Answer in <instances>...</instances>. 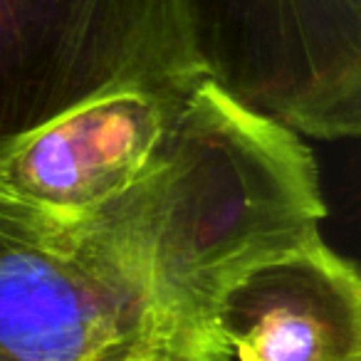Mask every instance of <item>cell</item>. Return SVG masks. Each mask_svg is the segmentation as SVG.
Instances as JSON below:
<instances>
[{
    "mask_svg": "<svg viewBox=\"0 0 361 361\" xmlns=\"http://www.w3.org/2000/svg\"><path fill=\"white\" fill-rule=\"evenodd\" d=\"M314 151L203 77L161 159L77 213L0 198V361H228L223 292L322 235Z\"/></svg>",
    "mask_w": 361,
    "mask_h": 361,
    "instance_id": "cell-1",
    "label": "cell"
},
{
    "mask_svg": "<svg viewBox=\"0 0 361 361\" xmlns=\"http://www.w3.org/2000/svg\"><path fill=\"white\" fill-rule=\"evenodd\" d=\"M198 75L188 0H0V161L90 102Z\"/></svg>",
    "mask_w": 361,
    "mask_h": 361,
    "instance_id": "cell-2",
    "label": "cell"
},
{
    "mask_svg": "<svg viewBox=\"0 0 361 361\" xmlns=\"http://www.w3.org/2000/svg\"><path fill=\"white\" fill-rule=\"evenodd\" d=\"M203 72L300 136L361 131V0H188Z\"/></svg>",
    "mask_w": 361,
    "mask_h": 361,
    "instance_id": "cell-3",
    "label": "cell"
},
{
    "mask_svg": "<svg viewBox=\"0 0 361 361\" xmlns=\"http://www.w3.org/2000/svg\"><path fill=\"white\" fill-rule=\"evenodd\" d=\"M203 77L131 87L52 121L0 161V198L77 213L121 193L161 159Z\"/></svg>",
    "mask_w": 361,
    "mask_h": 361,
    "instance_id": "cell-4",
    "label": "cell"
},
{
    "mask_svg": "<svg viewBox=\"0 0 361 361\" xmlns=\"http://www.w3.org/2000/svg\"><path fill=\"white\" fill-rule=\"evenodd\" d=\"M228 361H361V277L324 238L245 270L216 307Z\"/></svg>",
    "mask_w": 361,
    "mask_h": 361,
    "instance_id": "cell-5",
    "label": "cell"
},
{
    "mask_svg": "<svg viewBox=\"0 0 361 361\" xmlns=\"http://www.w3.org/2000/svg\"><path fill=\"white\" fill-rule=\"evenodd\" d=\"M126 361H208V359H198V356H136V359H126Z\"/></svg>",
    "mask_w": 361,
    "mask_h": 361,
    "instance_id": "cell-6",
    "label": "cell"
}]
</instances>
